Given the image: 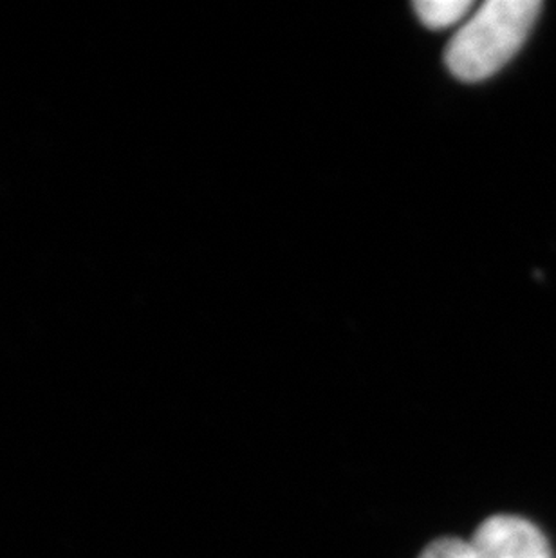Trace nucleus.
Segmentation results:
<instances>
[{
  "label": "nucleus",
  "mask_w": 556,
  "mask_h": 558,
  "mask_svg": "<svg viewBox=\"0 0 556 558\" xmlns=\"http://www.w3.org/2000/svg\"><path fill=\"white\" fill-rule=\"evenodd\" d=\"M539 0H488L451 38L445 62L462 82L489 78L513 59L535 26Z\"/></svg>",
  "instance_id": "1"
},
{
  "label": "nucleus",
  "mask_w": 556,
  "mask_h": 558,
  "mask_svg": "<svg viewBox=\"0 0 556 558\" xmlns=\"http://www.w3.org/2000/svg\"><path fill=\"white\" fill-rule=\"evenodd\" d=\"M475 558H553L546 535L528 519L494 515L473 533Z\"/></svg>",
  "instance_id": "2"
},
{
  "label": "nucleus",
  "mask_w": 556,
  "mask_h": 558,
  "mask_svg": "<svg viewBox=\"0 0 556 558\" xmlns=\"http://www.w3.org/2000/svg\"><path fill=\"white\" fill-rule=\"evenodd\" d=\"M475 8L473 0H418L414 10L431 29H445L464 19Z\"/></svg>",
  "instance_id": "3"
},
{
  "label": "nucleus",
  "mask_w": 556,
  "mask_h": 558,
  "mask_svg": "<svg viewBox=\"0 0 556 558\" xmlns=\"http://www.w3.org/2000/svg\"><path fill=\"white\" fill-rule=\"evenodd\" d=\"M420 558H475L473 557L472 544L462 538L445 537L437 538L428 544Z\"/></svg>",
  "instance_id": "4"
}]
</instances>
